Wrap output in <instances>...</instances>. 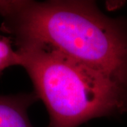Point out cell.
<instances>
[{
  "instance_id": "3",
  "label": "cell",
  "mask_w": 127,
  "mask_h": 127,
  "mask_svg": "<svg viewBox=\"0 0 127 127\" xmlns=\"http://www.w3.org/2000/svg\"><path fill=\"white\" fill-rule=\"evenodd\" d=\"M38 99L35 92L0 95V127H32L28 110Z\"/></svg>"
},
{
  "instance_id": "4",
  "label": "cell",
  "mask_w": 127,
  "mask_h": 127,
  "mask_svg": "<svg viewBox=\"0 0 127 127\" xmlns=\"http://www.w3.org/2000/svg\"><path fill=\"white\" fill-rule=\"evenodd\" d=\"M13 42L11 37L0 35V75L6 68L12 66H19V57L12 47Z\"/></svg>"
},
{
  "instance_id": "2",
  "label": "cell",
  "mask_w": 127,
  "mask_h": 127,
  "mask_svg": "<svg viewBox=\"0 0 127 127\" xmlns=\"http://www.w3.org/2000/svg\"><path fill=\"white\" fill-rule=\"evenodd\" d=\"M19 66L45 104L50 127H78L127 112V86L35 41L14 42Z\"/></svg>"
},
{
  "instance_id": "5",
  "label": "cell",
  "mask_w": 127,
  "mask_h": 127,
  "mask_svg": "<svg viewBox=\"0 0 127 127\" xmlns=\"http://www.w3.org/2000/svg\"><path fill=\"white\" fill-rule=\"evenodd\" d=\"M25 1L21 0H0V16L6 18L21 7Z\"/></svg>"
},
{
  "instance_id": "1",
  "label": "cell",
  "mask_w": 127,
  "mask_h": 127,
  "mask_svg": "<svg viewBox=\"0 0 127 127\" xmlns=\"http://www.w3.org/2000/svg\"><path fill=\"white\" fill-rule=\"evenodd\" d=\"M1 30L14 42L35 41L127 86V19L104 15L91 1H26Z\"/></svg>"
}]
</instances>
